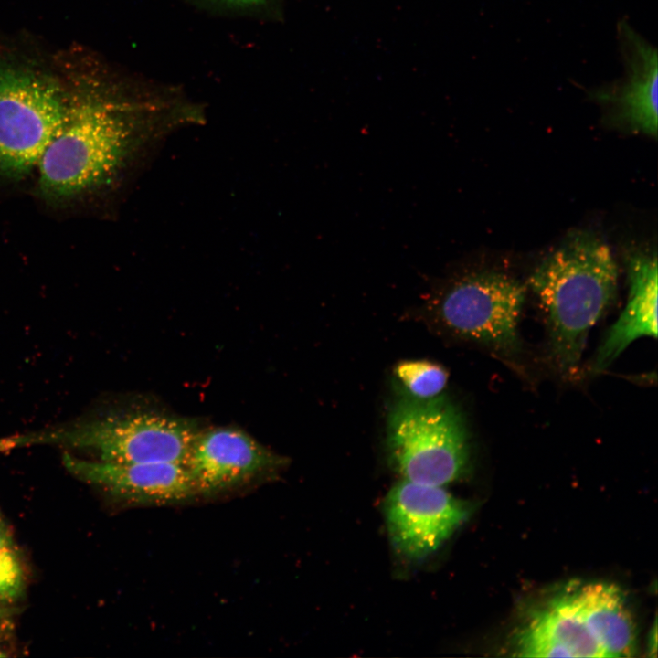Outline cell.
I'll return each instance as SVG.
<instances>
[{
    "label": "cell",
    "instance_id": "obj_2",
    "mask_svg": "<svg viewBox=\"0 0 658 658\" xmlns=\"http://www.w3.org/2000/svg\"><path fill=\"white\" fill-rule=\"evenodd\" d=\"M528 285L546 314L553 359L571 373L589 330L615 300L618 266L612 252L594 234L574 231L539 263Z\"/></svg>",
    "mask_w": 658,
    "mask_h": 658
},
{
    "label": "cell",
    "instance_id": "obj_6",
    "mask_svg": "<svg viewBox=\"0 0 658 658\" xmlns=\"http://www.w3.org/2000/svg\"><path fill=\"white\" fill-rule=\"evenodd\" d=\"M525 287L496 271L466 274L446 287L435 304L440 324L453 334L503 352L518 348V322Z\"/></svg>",
    "mask_w": 658,
    "mask_h": 658
},
{
    "label": "cell",
    "instance_id": "obj_11",
    "mask_svg": "<svg viewBox=\"0 0 658 658\" xmlns=\"http://www.w3.org/2000/svg\"><path fill=\"white\" fill-rule=\"evenodd\" d=\"M516 651L526 657H605L582 618L574 589L533 614L518 637Z\"/></svg>",
    "mask_w": 658,
    "mask_h": 658
},
{
    "label": "cell",
    "instance_id": "obj_14",
    "mask_svg": "<svg viewBox=\"0 0 658 658\" xmlns=\"http://www.w3.org/2000/svg\"><path fill=\"white\" fill-rule=\"evenodd\" d=\"M395 373L405 393L417 398L440 396L448 381V373L442 366L426 360L400 362Z\"/></svg>",
    "mask_w": 658,
    "mask_h": 658
},
{
    "label": "cell",
    "instance_id": "obj_16",
    "mask_svg": "<svg viewBox=\"0 0 658 658\" xmlns=\"http://www.w3.org/2000/svg\"><path fill=\"white\" fill-rule=\"evenodd\" d=\"M23 570L14 546L0 551V602L13 600L22 591Z\"/></svg>",
    "mask_w": 658,
    "mask_h": 658
},
{
    "label": "cell",
    "instance_id": "obj_4",
    "mask_svg": "<svg viewBox=\"0 0 658 658\" xmlns=\"http://www.w3.org/2000/svg\"><path fill=\"white\" fill-rule=\"evenodd\" d=\"M387 445L394 468L407 481L444 487L468 468L467 429L444 397L404 393L388 414Z\"/></svg>",
    "mask_w": 658,
    "mask_h": 658
},
{
    "label": "cell",
    "instance_id": "obj_7",
    "mask_svg": "<svg viewBox=\"0 0 658 658\" xmlns=\"http://www.w3.org/2000/svg\"><path fill=\"white\" fill-rule=\"evenodd\" d=\"M284 457L232 426L200 430L185 466L196 494L211 496L276 475Z\"/></svg>",
    "mask_w": 658,
    "mask_h": 658
},
{
    "label": "cell",
    "instance_id": "obj_5",
    "mask_svg": "<svg viewBox=\"0 0 658 658\" xmlns=\"http://www.w3.org/2000/svg\"><path fill=\"white\" fill-rule=\"evenodd\" d=\"M67 95L52 78L0 65V175L21 178L37 169L61 126Z\"/></svg>",
    "mask_w": 658,
    "mask_h": 658
},
{
    "label": "cell",
    "instance_id": "obj_15",
    "mask_svg": "<svg viewBox=\"0 0 658 658\" xmlns=\"http://www.w3.org/2000/svg\"><path fill=\"white\" fill-rule=\"evenodd\" d=\"M206 11L225 16L259 19H278L282 15V0H187Z\"/></svg>",
    "mask_w": 658,
    "mask_h": 658
},
{
    "label": "cell",
    "instance_id": "obj_12",
    "mask_svg": "<svg viewBox=\"0 0 658 658\" xmlns=\"http://www.w3.org/2000/svg\"><path fill=\"white\" fill-rule=\"evenodd\" d=\"M629 296L621 312L600 345L591 371L600 373L635 340L657 336V256L637 251L627 260Z\"/></svg>",
    "mask_w": 658,
    "mask_h": 658
},
{
    "label": "cell",
    "instance_id": "obj_13",
    "mask_svg": "<svg viewBox=\"0 0 658 658\" xmlns=\"http://www.w3.org/2000/svg\"><path fill=\"white\" fill-rule=\"evenodd\" d=\"M582 618L605 657H631L636 651V626L621 590L596 582L574 589Z\"/></svg>",
    "mask_w": 658,
    "mask_h": 658
},
{
    "label": "cell",
    "instance_id": "obj_8",
    "mask_svg": "<svg viewBox=\"0 0 658 658\" xmlns=\"http://www.w3.org/2000/svg\"><path fill=\"white\" fill-rule=\"evenodd\" d=\"M468 503L442 486L402 480L389 491L385 514L395 548L420 560L436 551L467 519Z\"/></svg>",
    "mask_w": 658,
    "mask_h": 658
},
{
    "label": "cell",
    "instance_id": "obj_1",
    "mask_svg": "<svg viewBox=\"0 0 658 658\" xmlns=\"http://www.w3.org/2000/svg\"><path fill=\"white\" fill-rule=\"evenodd\" d=\"M61 126L36 170L38 189L66 199L102 187L204 111L175 86L94 64L71 72Z\"/></svg>",
    "mask_w": 658,
    "mask_h": 658
},
{
    "label": "cell",
    "instance_id": "obj_18",
    "mask_svg": "<svg viewBox=\"0 0 658 658\" xmlns=\"http://www.w3.org/2000/svg\"><path fill=\"white\" fill-rule=\"evenodd\" d=\"M4 656H5V655L0 652V657H4Z\"/></svg>",
    "mask_w": 658,
    "mask_h": 658
},
{
    "label": "cell",
    "instance_id": "obj_3",
    "mask_svg": "<svg viewBox=\"0 0 658 658\" xmlns=\"http://www.w3.org/2000/svg\"><path fill=\"white\" fill-rule=\"evenodd\" d=\"M200 430L190 418L136 409L12 435L0 440V450L50 444L87 450L105 462L185 465Z\"/></svg>",
    "mask_w": 658,
    "mask_h": 658
},
{
    "label": "cell",
    "instance_id": "obj_17",
    "mask_svg": "<svg viewBox=\"0 0 658 658\" xmlns=\"http://www.w3.org/2000/svg\"><path fill=\"white\" fill-rule=\"evenodd\" d=\"M5 525V524H4V522H3V520H2V518H1V516H0V525Z\"/></svg>",
    "mask_w": 658,
    "mask_h": 658
},
{
    "label": "cell",
    "instance_id": "obj_9",
    "mask_svg": "<svg viewBox=\"0 0 658 658\" xmlns=\"http://www.w3.org/2000/svg\"><path fill=\"white\" fill-rule=\"evenodd\" d=\"M616 33L623 74L589 89L587 95L603 107L607 119L615 124L656 137L657 49L624 18L617 23Z\"/></svg>",
    "mask_w": 658,
    "mask_h": 658
},
{
    "label": "cell",
    "instance_id": "obj_10",
    "mask_svg": "<svg viewBox=\"0 0 658 658\" xmlns=\"http://www.w3.org/2000/svg\"><path fill=\"white\" fill-rule=\"evenodd\" d=\"M62 462L71 474L125 504H175L197 496L184 464L88 461L69 453Z\"/></svg>",
    "mask_w": 658,
    "mask_h": 658
}]
</instances>
